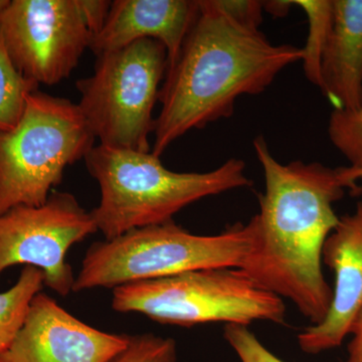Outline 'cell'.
Wrapping results in <instances>:
<instances>
[{
  "label": "cell",
  "mask_w": 362,
  "mask_h": 362,
  "mask_svg": "<svg viewBox=\"0 0 362 362\" xmlns=\"http://www.w3.org/2000/svg\"><path fill=\"white\" fill-rule=\"evenodd\" d=\"M112 308L140 313L161 324L192 327L223 322H285L282 298L257 285L239 268L202 269L119 286Z\"/></svg>",
  "instance_id": "6"
},
{
  "label": "cell",
  "mask_w": 362,
  "mask_h": 362,
  "mask_svg": "<svg viewBox=\"0 0 362 362\" xmlns=\"http://www.w3.org/2000/svg\"><path fill=\"white\" fill-rule=\"evenodd\" d=\"M97 232L90 211L69 192L54 190L40 206L13 207L0 216V276L11 267H35L44 273L45 286L68 296L76 277L66 254Z\"/></svg>",
  "instance_id": "9"
},
{
  "label": "cell",
  "mask_w": 362,
  "mask_h": 362,
  "mask_svg": "<svg viewBox=\"0 0 362 362\" xmlns=\"http://www.w3.org/2000/svg\"><path fill=\"white\" fill-rule=\"evenodd\" d=\"M291 2L293 6L301 7L308 18V39L302 49V62L306 78L312 84L320 88L321 59L334 16L333 0H295Z\"/></svg>",
  "instance_id": "15"
},
{
  "label": "cell",
  "mask_w": 362,
  "mask_h": 362,
  "mask_svg": "<svg viewBox=\"0 0 362 362\" xmlns=\"http://www.w3.org/2000/svg\"><path fill=\"white\" fill-rule=\"evenodd\" d=\"M90 39L78 0H9L0 11V40L9 59L39 85L70 77Z\"/></svg>",
  "instance_id": "8"
},
{
  "label": "cell",
  "mask_w": 362,
  "mask_h": 362,
  "mask_svg": "<svg viewBox=\"0 0 362 362\" xmlns=\"http://www.w3.org/2000/svg\"><path fill=\"white\" fill-rule=\"evenodd\" d=\"M328 136L333 146L349 161L345 171L349 175L362 173V104L354 110H333Z\"/></svg>",
  "instance_id": "17"
},
{
  "label": "cell",
  "mask_w": 362,
  "mask_h": 362,
  "mask_svg": "<svg viewBox=\"0 0 362 362\" xmlns=\"http://www.w3.org/2000/svg\"><path fill=\"white\" fill-rule=\"evenodd\" d=\"M333 6L319 89L333 110H354L362 104V0H333Z\"/></svg>",
  "instance_id": "13"
},
{
  "label": "cell",
  "mask_w": 362,
  "mask_h": 362,
  "mask_svg": "<svg viewBox=\"0 0 362 362\" xmlns=\"http://www.w3.org/2000/svg\"><path fill=\"white\" fill-rule=\"evenodd\" d=\"M223 337L240 362H285L267 349L249 329V326L226 324Z\"/></svg>",
  "instance_id": "19"
},
{
  "label": "cell",
  "mask_w": 362,
  "mask_h": 362,
  "mask_svg": "<svg viewBox=\"0 0 362 362\" xmlns=\"http://www.w3.org/2000/svg\"><path fill=\"white\" fill-rule=\"evenodd\" d=\"M44 282L42 271L25 266L16 284L0 293V352L8 349L18 337L30 303L35 295L42 292Z\"/></svg>",
  "instance_id": "14"
},
{
  "label": "cell",
  "mask_w": 362,
  "mask_h": 362,
  "mask_svg": "<svg viewBox=\"0 0 362 362\" xmlns=\"http://www.w3.org/2000/svg\"><path fill=\"white\" fill-rule=\"evenodd\" d=\"M256 243V223H238L201 235L168 221L94 243L86 252L73 292L170 277L211 268H240Z\"/></svg>",
  "instance_id": "4"
},
{
  "label": "cell",
  "mask_w": 362,
  "mask_h": 362,
  "mask_svg": "<svg viewBox=\"0 0 362 362\" xmlns=\"http://www.w3.org/2000/svg\"><path fill=\"white\" fill-rule=\"evenodd\" d=\"M95 140L78 104L32 93L18 126L0 131V216L45 204L66 168L85 159Z\"/></svg>",
  "instance_id": "5"
},
{
  "label": "cell",
  "mask_w": 362,
  "mask_h": 362,
  "mask_svg": "<svg viewBox=\"0 0 362 362\" xmlns=\"http://www.w3.org/2000/svg\"><path fill=\"white\" fill-rule=\"evenodd\" d=\"M342 168V173L344 175V177L346 178L347 180H349L350 182L356 183L358 182L359 180H362V173H354V175H349V173L345 171L344 168Z\"/></svg>",
  "instance_id": "22"
},
{
  "label": "cell",
  "mask_w": 362,
  "mask_h": 362,
  "mask_svg": "<svg viewBox=\"0 0 362 362\" xmlns=\"http://www.w3.org/2000/svg\"><path fill=\"white\" fill-rule=\"evenodd\" d=\"M107 0H78V8L92 37L103 28L111 8Z\"/></svg>",
  "instance_id": "20"
},
{
  "label": "cell",
  "mask_w": 362,
  "mask_h": 362,
  "mask_svg": "<svg viewBox=\"0 0 362 362\" xmlns=\"http://www.w3.org/2000/svg\"><path fill=\"white\" fill-rule=\"evenodd\" d=\"M101 199L90 214L105 240L173 221L181 209L206 197L252 185L246 164L230 158L207 173L169 170L152 152L99 144L85 158Z\"/></svg>",
  "instance_id": "3"
},
{
  "label": "cell",
  "mask_w": 362,
  "mask_h": 362,
  "mask_svg": "<svg viewBox=\"0 0 362 362\" xmlns=\"http://www.w3.org/2000/svg\"><path fill=\"white\" fill-rule=\"evenodd\" d=\"M39 87L16 70L0 40V131H11L18 126L28 96Z\"/></svg>",
  "instance_id": "16"
},
{
  "label": "cell",
  "mask_w": 362,
  "mask_h": 362,
  "mask_svg": "<svg viewBox=\"0 0 362 362\" xmlns=\"http://www.w3.org/2000/svg\"><path fill=\"white\" fill-rule=\"evenodd\" d=\"M263 6L199 1L197 18L162 83L154 156L160 157L189 131L232 116L239 98L265 92L281 71L302 61V49L272 44L259 30Z\"/></svg>",
  "instance_id": "1"
},
{
  "label": "cell",
  "mask_w": 362,
  "mask_h": 362,
  "mask_svg": "<svg viewBox=\"0 0 362 362\" xmlns=\"http://www.w3.org/2000/svg\"><path fill=\"white\" fill-rule=\"evenodd\" d=\"M168 66L165 47L153 39L97 56L93 75L77 81L76 87L78 107L100 144L151 152L153 110Z\"/></svg>",
  "instance_id": "7"
},
{
  "label": "cell",
  "mask_w": 362,
  "mask_h": 362,
  "mask_svg": "<svg viewBox=\"0 0 362 362\" xmlns=\"http://www.w3.org/2000/svg\"><path fill=\"white\" fill-rule=\"evenodd\" d=\"M263 169L265 190L259 195L254 249L240 270L257 285L290 300L311 324L329 310L332 288L322 270L324 244L339 221L334 204L347 190L361 187L342 168L320 162L281 163L263 136L254 140Z\"/></svg>",
  "instance_id": "2"
},
{
  "label": "cell",
  "mask_w": 362,
  "mask_h": 362,
  "mask_svg": "<svg viewBox=\"0 0 362 362\" xmlns=\"http://www.w3.org/2000/svg\"><path fill=\"white\" fill-rule=\"evenodd\" d=\"M346 362H362V311L352 327Z\"/></svg>",
  "instance_id": "21"
},
{
  "label": "cell",
  "mask_w": 362,
  "mask_h": 362,
  "mask_svg": "<svg viewBox=\"0 0 362 362\" xmlns=\"http://www.w3.org/2000/svg\"><path fill=\"white\" fill-rule=\"evenodd\" d=\"M322 259L334 274V287L323 320L298 335V344L307 354L340 346L361 313L362 202H357L352 213L340 216L324 244Z\"/></svg>",
  "instance_id": "11"
},
{
  "label": "cell",
  "mask_w": 362,
  "mask_h": 362,
  "mask_svg": "<svg viewBox=\"0 0 362 362\" xmlns=\"http://www.w3.org/2000/svg\"><path fill=\"white\" fill-rule=\"evenodd\" d=\"M177 345L175 339L153 333L130 335L129 344L107 362H176Z\"/></svg>",
  "instance_id": "18"
},
{
  "label": "cell",
  "mask_w": 362,
  "mask_h": 362,
  "mask_svg": "<svg viewBox=\"0 0 362 362\" xmlns=\"http://www.w3.org/2000/svg\"><path fill=\"white\" fill-rule=\"evenodd\" d=\"M129 341L130 335L88 325L40 292L18 337L0 352V362H107Z\"/></svg>",
  "instance_id": "10"
},
{
  "label": "cell",
  "mask_w": 362,
  "mask_h": 362,
  "mask_svg": "<svg viewBox=\"0 0 362 362\" xmlns=\"http://www.w3.org/2000/svg\"><path fill=\"white\" fill-rule=\"evenodd\" d=\"M9 0H0V11L4 8L8 4Z\"/></svg>",
  "instance_id": "23"
},
{
  "label": "cell",
  "mask_w": 362,
  "mask_h": 362,
  "mask_svg": "<svg viewBox=\"0 0 362 362\" xmlns=\"http://www.w3.org/2000/svg\"><path fill=\"white\" fill-rule=\"evenodd\" d=\"M197 11L199 1L189 0H115L89 49L97 57L136 40L153 39L165 47L168 68L177 58Z\"/></svg>",
  "instance_id": "12"
}]
</instances>
